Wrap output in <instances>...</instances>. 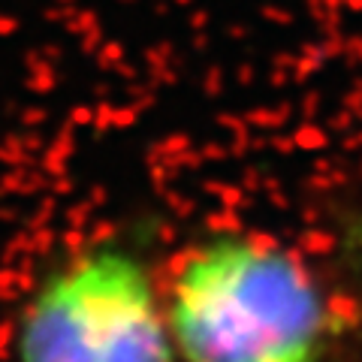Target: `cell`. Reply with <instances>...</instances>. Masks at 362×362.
<instances>
[{
  "instance_id": "7a4b0ae2",
  "label": "cell",
  "mask_w": 362,
  "mask_h": 362,
  "mask_svg": "<svg viewBox=\"0 0 362 362\" xmlns=\"http://www.w3.org/2000/svg\"><path fill=\"white\" fill-rule=\"evenodd\" d=\"M16 362H178L148 266L121 245L66 259L25 305Z\"/></svg>"
},
{
  "instance_id": "6da1fadb",
  "label": "cell",
  "mask_w": 362,
  "mask_h": 362,
  "mask_svg": "<svg viewBox=\"0 0 362 362\" xmlns=\"http://www.w3.org/2000/svg\"><path fill=\"white\" fill-rule=\"evenodd\" d=\"M160 296L178 362H317L329 338V305L308 266L259 235L187 247Z\"/></svg>"
}]
</instances>
